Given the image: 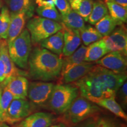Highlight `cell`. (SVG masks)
I'll use <instances>...</instances> for the list:
<instances>
[{
    "instance_id": "cell-1",
    "label": "cell",
    "mask_w": 127,
    "mask_h": 127,
    "mask_svg": "<svg viewBox=\"0 0 127 127\" xmlns=\"http://www.w3.org/2000/svg\"><path fill=\"white\" fill-rule=\"evenodd\" d=\"M126 81V73L116 74L96 64L85 76L71 84L78 89L81 96L95 104L105 98H115Z\"/></svg>"
},
{
    "instance_id": "cell-2",
    "label": "cell",
    "mask_w": 127,
    "mask_h": 127,
    "mask_svg": "<svg viewBox=\"0 0 127 127\" xmlns=\"http://www.w3.org/2000/svg\"><path fill=\"white\" fill-rule=\"evenodd\" d=\"M63 58L44 48L36 47L30 53L28 69L33 80L50 81L59 78Z\"/></svg>"
},
{
    "instance_id": "cell-3",
    "label": "cell",
    "mask_w": 127,
    "mask_h": 127,
    "mask_svg": "<svg viewBox=\"0 0 127 127\" xmlns=\"http://www.w3.org/2000/svg\"><path fill=\"white\" fill-rule=\"evenodd\" d=\"M78 89L72 84L54 85L47 105L52 112L63 114L78 96Z\"/></svg>"
},
{
    "instance_id": "cell-4",
    "label": "cell",
    "mask_w": 127,
    "mask_h": 127,
    "mask_svg": "<svg viewBox=\"0 0 127 127\" xmlns=\"http://www.w3.org/2000/svg\"><path fill=\"white\" fill-rule=\"evenodd\" d=\"M99 109L95 103L81 96H78L67 110L61 114V120L66 125H75L95 115Z\"/></svg>"
},
{
    "instance_id": "cell-5",
    "label": "cell",
    "mask_w": 127,
    "mask_h": 127,
    "mask_svg": "<svg viewBox=\"0 0 127 127\" xmlns=\"http://www.w3.org/2000/svg\"><path fill=\"white\" fill-rule=\"evenodd\" d=\"M31 42L28 30L24 29L16 38L8 44L11 59L21 69H28V59L31 51Z\"/></svg>"
},
{
    "instance_id": "cell-6",
    "label": "cell",
    "mask_w": 127,
    "mask_h": 127,
    "mask_svg": "<svg viewBox=\"0 0 127 127\" xmlns=\"http://www.w3.org/2000/svg\"><path fill=\"white\" fill-rule=\"evenodd\" d=\"M27 29L30 34L31 42L38 44L61 30L63 25L55 21L36 16L30 18Z\"/></svg>"
},
{
    "instance_id": "cell-7",
    "label": "cell",
    "mask_w": 127,
    "mask_h": 127,
    "mask_svg": "<svg viewBox=\"0 0 127 127\" xmlns=\"http://www.w3.org/2000/svg\"><path fill=\"white\" fill-rule=\"evenodd\" d=\"M31 104L26 99H14L3 117L2 122L7 124L19 123L31 114Z\"/></svg>"
},
{
    "instance_id": "cell-8",
    "label": "cell",
    "mask_w": 127,
    "mask_h": 127,
    "mask_svg": "<svg viewBox=\"0 0 127 127\" xmlns=\"http://www.w3.org/2000/svg\"><path fill=\"white\" fill-rule=\"evenodd\" d=\"M54 84L48 81H33L29 83L28 94L30 101L36 105L47 104Z\"/></svg>"
},
{
    "instance_id": "cell-9",
    "label": "cell",
    "mask_w": 127,
    "mask_h": 127,
    "mask_svg": "<svg viewBox=\"0 0 127 127\" xmlns=\"http://www.w3.org/2000/svg\"><path fill=\"white\" fill-rule=\"evenodd\" d=\"M109 52L118 51L127 57V34L123 25L115 28L108 35L102 38Z\"/></svg>"
},
{
    "instance_id": "cell-10",
    "label": "cell",
    "mask_w": 127,
    "mask_h": 127,
    "mask_svg": "<svg viewBox=\"0 0 127 127\" xmlns=\"http://www.w3.org/2000/svg\"><path fill=\"white\" fill-rule=\"evenodd\" d=\"M96 64L116 74H125L127 67L126 57L118 51H111L96 61Z\"/></svg>"
},
{
    "instance_id": "cell-11",
    "label": "cell",
    "mask_w": 127,
    "mask_h": 127,
    "mask_svg": "<svg viewBox=\"0 0 127 127\" xmlns=\"http://www.w3.org/2000/svg\"><path fill=\"white\" fill-rule=\"evenodd\" d=\"M0 58L4 62L5 68V78L4 81L0 84V86L4 88L6 86L10 79L16 75H21L24 76L25 72L20 70L15 66L9 57L8 44L6 39H0Z\"/></svg>"
},
{
    "instance_id": "cell-12",
    "label": "cell",
    "mask_w": 127,
    "mask_h": 127,
    "mask_svg": "<svg viewBox=\"0 0 127 127\" xmlns=\"http://www.w3.org/2000/svg\"><path fill=\"white\" fill-rule=\"evenodd\" d=\"M63 25L64 32V47L62 55L68 57L74 53L81 44L80 32L79 30L71 29Z\"/></svg>"
},
{
    "instance_id": "cell-13",
    "label": "cell",
    "mask_w": 127,
    "mask_h": 127,
    "mask_svg": "<svg viewBox=\"0 0 127 127\" xmlns=\"http://www.w3.org/2000/svg\"><path fill=\"white\" fill-rule=\"evenodd\" d=\"M54 120V117L51 114L38 112L30 114L20 122L16 127H48Z\"/></svg>"
},
{
    "instance_id": "cell-14",
    "label": "cell",
    "mask_w": 127,
    "mask_h": 127,
    "mask_svg": "<svg viewBox=\"0 0 127 127\" xmlns=\"http://www.w3.org/2000/svg\"><path fill=\"white\" fill-rule=\"evenodd\" d=\"M94 65L93 63L83 61L58 78V84H71L76 82L88 73Z\"/></svg>"
},
{
    "instance_id": "cell-15",
    "label": "cell",
    "mask_w": 127,
    "mask_h": 127,
    "mask_svg": "<svg viewBox=\"0 0 127 127\" xmlns=\"http://www.w3.org/2000/svg\"><path fill=\"white\" fill-rule=\"evenodd\" d=\"M29 82L24 75H16L10 79L6 87L14 99H26L28 94Z\"/></svg>"
},
{
    "instance_id": "cell-16",
    "label": "cell",
    "mask_w": 127,
    "mask_h": 127,
    "mask_svg": "<svg viewBox=\"0 0 127 127\" xmlns=\"http://www.w3.org/2000/svg\"><path fill=\"white\" fill-rule=\"evenodd\" d=\"M27 18V16L23 12H10V23L7 39L8 44H10L24 29Z\"/></svg>"
},
{
    "instance_id": "cell-17",
    "label": "cell",
    "mask_w": 127,
    "mask_h": 127,
    "mask_svg": "<svg viewBox=\"0 0 127 127\" xmlns=\"http://www.w3.org/2000/svg\"><path fill=\"white\" fill-rule=\"evenodd\" d=\"M35 4L37 5L36 12L39 17L61 23V15L55 7L53 0H35Z\"/></svg>"
},
{
    "instance_id": "cell-18",
    "label": "cell",
    "mask_w": 127,
    "mask_h": 127,
    "mask_svg": "<svg viewBox=\"0 0 127 127\" xmlns=\"http://www.w3.org/2000/svg\"><path fill=\"white\" fill-rule=\"evenodd\" d=\"M42 48L62 57L64 47V32L62 29L40 42Z\"/></svg>"
},
{
    "instance_id": "cell-19",
    "label": "cell",
    "mask_w": 127,
    "mask_h": 127,
    "mask_svg": "<svg viewBox=\"0 0 127 127\" xmlns=\"http://www.w3.org/2000/svg\"><path fill=\"white\" fill-rule=\"evenodd\" d=\"M87 48V46L84 45H81L72 54L68 57H65L64 59L63 58V65L60 77L63 75L71 68L84 61Z\"/></svg>"
},
{
    "instance_id": "cell-20",
    "label": "cell",
    "mask_w": 127,
    "mask_h": 127,
    "mask_svg": "<svg viewBox=\"0 0 127 127\" xmlns=\"http://www.w3.org/2000/svg\"><path fill=\"white\" fill-rule=\"evenodd\" d=\"M11 12H23L28 18L32 17L35 9V0H4Z\"/></svg>"
},
{
    "instance_id": "cell-21",
    "label": "cell",
    "mask_w": 127,
    "mask_h": 127,
    "mask_svg": "<svg viewBox=\"0 0 127 127\" xmlns=\"http://www.w3.org/2000/svg\"><path fill=\"white\" fill-rule=\"evenodd\" d=\"M108 52H109V51L102 38L87 47L84 61L91 63L96 62Z\"/></svg>"
},
{
    "instance_id": "cell-22",
    "label": "cell",
    "mask_w": 127,
    "mask_h": 127,
    "mask_svg": "<svg viewBox=\"0 0 127 127\" xmlns=\"http://www.w3.org/2000/svg\"><path fill=\"white\" fill-rule=\"evenodd\" d=\"M61 15V24L67 28L80 31L85 27V21L77 12L71 9L69 11Z\"/></svg>"
},
{
    "instance_id": "cell-23",
    "label": "cell",
    "mask_w": 127,
    "mask_h": 127,
    "mask_svg": "<svg viewBox=\"0 0 127 127\" xmlns=\"http://www.w3.org/2000/svg\"><path fill=\"white\" fill-rule=\"evenodd\" d=\"M71 8L82 17L85 22L88 19L93 7V0H68Z\"/></svg>"
},
{
    "instance_id": "cell-24",
    "label": "cell",
    "mask_w": 127,
    "mask_h": 127,
    "mask_svg": "<svg viewBox=\"0 0 127 127\" xmlns=\"http://www.w3.org/2000/svg\"><path fill=\"white\" fill-rule=\"evenodd\" d=\"M109 15L118 23V26L126 23L127 21V9L109 0H105Z\"/></svg>"
},
{
    "instance_id": "cell-25",
    "label": "cell",
    "mask_w": 127,
    "mask_h": 127,
    "mask_svg": "<svg viewBox=\"0 0 127 127\" xmlns=\"http://www.w3.org/2000/svg\"><path fill=\"white\" fill-rule=\"evenodd\" d=\"M95 104L107 109L119 118H122L125 121L127 120V114L123 110L121 106L116 101L115 98H105L98 101L95 103Z\"/></svg>"
},
{
    "instance_id": "cell-26",
    "label": "cell",
    "mask_w": 127,
    "mask_h": 127,
    "mask_svg": "<svg viewBox=\"0 0 127 127\" xmlns=\"http://www.w3.org/2000/svg\"><path fill=\"white\" fill-rule=\"evenodd\" d=\"M117 26H118V23L109 14L104 16L95 24V29L103 37L110 34Z\"/></svg>"
},
{
    "instance_id": "cell-27",
    "label": "cell",
    "mask_w": 127,
    "mask_h": 127,
    "mask_svg": "<svg viewBox=\"0 0 127 127\" xmlns=\"http://www.w3.org/2000/svg\"><path fill=\"white\" fill-rule=\"evenodd\" d=\"M107 14H108V10L106 4L102 1H96L93 4V7L89 15L88 22L90 24L95 25L98 21Z\"/></svg>"
},
{
    "instance_id": "cell-28",
    "label": "cell",
    "mask_w": 127,
    "mask_h": 127,
    "mask_svg": "<svg viewBox=\"0 0 127 127\" xmlns=\"http://www.w3.org/2000/svg\"><path fill=\"white\" fill-rule=\"evenodd\" d=\"M79 32L81 41L85 46H88L103 38L95 28L90 25H85V27L79 31Z\"/></svg>"
},
{
    "instance_id": "cell-29",
    "label": "cell",
    "mask_w": 127,
    "mask_h": 127,
    "mask_svg": "<svg viewBox=\"0 0 127 127\" xmlns=\"http://www.w3.org/2000/svg\"><path fill=\"white\" fill-rule=\"evenodd\" d=\"M10 23V12L7 7L4 6L1 8L0 12V39H6Z\"/></svg>"
},
{
    "instance_id": "cell-30",
    "label": "cell",
    "mask_w": 127,
    "mask_h": 127,
    "mask_svg": "<svg viewBox=\"0 0 127 127\" xmlns=\"http://www.w3.org/2000/svg\"><path fill=\"white\" fill-rule=\"evenodd\" d=\"M13 99V96L8 90L7 87H4L0 99V123L2 122L3 117L7 112L9 104Z\"/></svg>"
},
{
    "instance_id": "cell-31",
    "label": "cell",
    "mask_w": 127,
    "mask_h": 127,
    "mask_svg": "<svg viewBox=\"0 0 127 127\" xmlns=\"http://www.w3.org/2000/svg\"><path fill=\"white\" fill-rule=\"evenodd\" d=\"M53 1L61 15L66 13L71 9L68 0H53Z\"/></svg>"
},
{
    "instance_id": "cell-32",
    "label": "cell",
    "mask_w": 127,
    "mask_h": 127,
    "mask_svg": "<svg viewBox=\"0 0 127 127\" xmlns=\"http://www.w3.org/2000/svg\"><path fill=\"white\" fill-rule=\"evenodd\" d=\"M127 81L124 82L123 85L121 86L118 90L117 93H119L120 101H121L122 104H123L124 107L127 105Z\"/></svg>"
},
{
    "instance_id": "cell-33",
    "label": "cell",
    "mask_w": 127,
    "mask_h": 127,
    "mask_svg": "<svg viewBox=\"0 0 127 127\" xmlns=\"http://www.w3.org/2000/svg\"><path fill=\"white\" fill-rule=\"evenodd\" d=\"M5 78V68L4 62L0 58V84L4 81Z\"/></svg>"
},
{
    "instance_id": "cell-34",
    "label": "cell",
    "mask_w": 127,
    "mask_h": 127,
    "mask_svg": "<svg viewBox=\"0 0 127 127\" xmlns=\"http://www.w3.org/2000/svg\"><path fill=\"white\" fill-rule=\"evenodd\" d=\"M96 127H115L112 124L104 119H100L96 124Z\"/></svg>"
},
{
    "instance_id": "cell-35",
    "label": "cell",
    "mask_w": 127,
    "mask_h": 127,
    "mask_svg": "<svg viewBox=\"0 0 127 127\" xmlns=\"http://www.w3.org/2000/svg\"><path fill=\"white\" fill-rule=\"evenodd\" d=\"M115 4L120 5L122 7L127 9V0H109Z\"/></svg>"
},
{
    "instance_id": "cell-36",
    "label": "cell",
    "mask_w": 127,
    "mask_h": 127,
    "mask_svg": "<svg viewBox=\"0 0 127 127\" xmlns=\"http://www.w3.org/2000/svg\"><path fill=\"white\" fill-rule=\"evenodd\" d=\"M48 127H66V125L64 123H60L57 124L51 125H50V126Z\"/></svg>"
},
{
    "instance_id": "cell-37",
    "label": "cell",
    "mask_w": 127,
    "mask_h": 127,
    "mask_svg": "<svg viewBox=\"0 0 127 127\" xmlns=\"http://www.w3.org/2000/svg\"><path fill=\"white\" fill-rule=\"evenodd\" d=\"M82 127H96V125L95 123H90L84 125V126H82Z\"/></svg>"
},
{
    "instance_id": "cell-38",
    "label": "cell",
    "mask_w": 127,
    "mask_h": 127,
    "mask_svg": "<svg viewBox=\"0 0 127 127\" xmlns=\"http://www.w3.org/2000/svg\"><path fill=\"white\" fill-rule=\"evenodd\" d=\"M0 127H9L7 124L1 122V123H0Z\"/></svg>"
},
{
    "instance_id": "cell-39",
    "label": "cell",
    "mask_w": 127,
    "mask_h": 127,
    "mask_svg": "<svg viewBox=\"0 0 127 127\" xmlns=\"http://www.w3.org/2000/svg\"><path fill=\"white\" fill-rule=\"evenodd\" d=\"M2 90H3V88L1 86H0V99H1V95H2Z\"/></svg>"
},
{
    "instance_id": "cell-40",
    "label": "cell",
    "mask_w": 127,
    "mask_h": 127,
    "mask_svg": "<svg viewBox=\"0 0 127 127\" xmlns=\"http://www.w3.org/2000/svg\"><path fill=\"white\" fill-rule=\"evenodd\" d=\"M0 10H1V1H0Z\"/></svg>"
}]
</instances>
